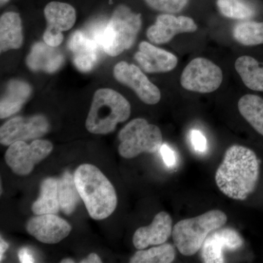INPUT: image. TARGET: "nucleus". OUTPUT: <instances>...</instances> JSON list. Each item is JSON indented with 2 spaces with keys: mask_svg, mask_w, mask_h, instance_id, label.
<instances>
[{
  "mask_svg": "<svg viewBox=\"0 0 263 263\" xmlns=\"http://www.w3.org/2000/svg\"><path fill=\"white\" fill-rule=\"evenodd\" d=\"M259 175V162L253 151L235 145L230 147L216 171L219 190L233 200H245L253 193Z\"/></svg>",
  "mask_w": 263,
  "mask_h": 263,
  "instance_id": "1",
  "label": "nucleus"
},
{
  "mask_svg": "<svg viewBox=\"0 0 263 263\" xmlns=\"http://www.w3.org/2000/svg\"><path fill=\"white\" fill-rule=\"evenodd\" d=\"M74 179L81 200L92 219L103 220L113 214L117 206V193L98 167L81 164L75 171Z\"/></svg>",
  "mask_w": 263,
  "mask_h": 263,
  "instance_id": "2",
  "label": "nucleus"
},
{
  "mask_svg": "<svg viewBox=\"0 0 263 263\" xmlns=\"http://www.w3.org/2000/svg\"><path fill=\"white\" fill-rule=\"evenodd\" d=\"M130 114V104L122 95L113 89H100L93 97L86 127L93 134H108L119 123L127 120Z\"/></svg>",
  "mask_w": 263,
  "mask_h": 263,
  "instance_id": "3",
  "label": "nucleus"
},
{
  "mask_svg": "<svg viewBox=\"0 0 263 263\" xmlns=\"http://www.w3.org/2000/svg\"><path fill=\"white\" fill-rule=\"evenodd\" d=\"M227 221L226 213L219 210L179 221L173 228L174 245L183 255L193 256L201 249L209 235L224 226Z\"/></svg>",
  "mask_w": 263,
  "mask_h": 263,
  "instance_id": "4",
  "label": "nucleus"
},
{
  "mask_svg": "<svg viewBox=\"0 0 263 263\" xmlns=\"http://www.w3.org/2000/svg\"><path fill=\"white\" fill-rule=\"evenodd\" d=\"M141 24V14L134 13L125 5L118 6L102 38L103 51L109 56L117 57L129 49L136 41Z\"/></svg>",
  "mask_w": 263,
  "mask_h": 263,
  "instance_id": "5",
  "label": "nucleus"
},
{
  "mask_svg": "<svg viewBox=\"0 0 263 263\" xmlns=\"http://www.w3.org/2000/svg\"><path fill=\"white\" fill-rule=\"evenodd\" d=\"M119 153L125 159H133L143 153L155 154L162 145L160 128L148 124L144 119L128 123L119 135Z\"/></svg>",
  "mask_w": 263,
  "mask_h": 263,
  "instance_id": "6",
  "label": "nucleus"
},
{
  "mask_svg": "<svg viewBox=\"0 0 263 263\" xmlns=\"http://www.w3.org/2000/svg\"><path fill=\"white\" fill-rule=\"evenodd\" d=\"M52 150L53 145L47 140H34L30 144L15 142L7 150L5 162L14 174L27 176L32 172L36 164L50 155Z\"/></svg>",
  "mask_w": 263,
  "mask_h": 263,
  "instance_id": "7",
  "label": "nucleus"
},
{
  "mask_svg": "<svg viewBox=\"0 0 263 263\" xmlns=\"http://www.w3.org/2000/svg\"><path fill=\"white\" fill-rule=\"evenodd\" d=\"M222 79V71L219 66L199 57L185 67L181 76V84L188 91L211 93L219 89Z\"/></svg>",
  "mask_w": 263,
  "mask_h": 263,
  "instance_id": "8",
  "label": "nucleus"
},
{
  "mask_svg": "<svg viewBox=\"0 0 263 263\" xmlns=\"http://www.w3.org/2000/svg\"><path fill=\"white\" fill-rule=\"evenodd\" d=\"M49 130V123L42 115L15 117L5 123L0 129V142L4 146L15 142L32 141L44 136Z\"/></svg>",
  "mask_w": 263,
  "mask_h": 263,
  "instance_id": "9",
  "label": "nucleus"
},
{
  "mask_svg": "<svg viewBox=\"0 0 263 263\" xmlns=\"http://www.w3.org/2000/svg\"><path fill=\"white\" fill-rule=\"evenodd\" d=\"M114 76L119 83L133 89L143 103L155 105L160 102V89L137 66L126 62H119L114 67Z\"/></svg>",
  "mask_w": 263,
  "mask_h": 263,
  "instance_id": "10",
  "label": "nucleus"
},
{
  "mask_svg": "<svg viewBox=\"0 0 263 263\" xmlns=\"http://www.w3.org/2000/svg\"><path fill=\"white\" fill-rule=\"evenodd\" d=\"M26 229L39 241L55 245L68 236L72 227L56 214H41L29 219Z\"/></svg>",
  "mask_w": 263,
  "mask_h": 263,
  "instance_id": "11",
  "label": "nucleus"
},
{
  "mask_svg": "<svg viewBox=\"0 0 263 263\" xmlns=\"http://www.w3.org/2000/svg\"><path fill=\"white\" fill-rule=\"evenodd\" d=\"M243 245L238 232L232 228H219L207 237L202 245V259L204 262H224V250L235 251Z\"/></svg>",
  "mask_w": 263,
  "mask_h": 263,
  "instance_id": "12",
  "label": "nucleus"
},
{
  "mask_svg": "<svg viewBox=\"0 0 263 263\" xmlns=\"http://www.w3.org/2000/svg\"><path fill=\"white\" fill-rule=\"evenodd\" d=\"M197 24L190 17H176L171 14L159 15L156 23L147 30V37L156 44L168 43L175 35L181 33L194 32Z\"/></svg>",
  "mask_w": 263,
  "mask_h": 263,
  "instance_id": "13",
  "label": "nucleus"
},
{
  "mask_svg": "<svg viewBox=\"0 0 263 263\" xmlns=\"http://www.w3.org/2000/svg\"><path fill=\"white\" fill-rule=\"evenodd\" d=\"M173 220L167 212L158 213L148 226L138 228L133 235V242L136 249H144L149 246L165 243L173 233Z\"/></svg>",
  "mask_w": 263,
  "mask_h": 263,
  "instance_id": "14",
  "label": "nucleus"
},
{
  "mask_svg": "<svg viewBox=\"0 0 263 263\" xmlns=\"http://www.w3.org/2000/svg\"><path fill=\"white\" fill-rule=\"evenodd\" d=\"M135 59L148 73L169 72L174 70L178 64L177 57L174 53L145 41L140 43L139 51L135 54Z\"/></svg>",
  "mask_w": 263,
  "mask_h": 263,
  "instance_id": "15",
  "label": "nucleus"
},
{
  "mask_svg": "<svg viewBox=\"0 0 263 263\" xmlns=\"http://www.w3.org/2000/svg\"><path fill=\"white\" fill-rule=\"evenodd\" d=\"M68 48L73 55L74 65L84 72H89L94 68L100 59V51L103 50L84 31H78L72 34L69 41Z\"/></svg>",
  "mask_w": 263,
  "mask_h": 263,
  "instance_id": "16",
  "label": "nucleus"
},
{
  "mask_svg": "<svg viewBox=\"0 0 263 263\" xmlns=\"http://www.w3.org/2000/svg\"><path fill=\"white\" fill-rule=\"evenodd\" d=\"M63 60V56L56 48L46 43H37L27 57V64L32 70L53 72L60 68Z\"/></svg>",
  "mask_w": 263,
  "mask_h": 263,
  "instance_id": "17",
  "label": "nucleus"
},
{
  "mask_svg": "<svg viewBox=\"0 0 263 263\" xmlns=\"http://www.w3.org/2000/svg\"><path fill=\"white\" fill-rule=\"evenodd\" d=\"M23 42L22 19L18 13L8 12L0 18V50L2 53L18 49Z\"/></svg>",
  "mask_w": 263,
  "mask_h": 263,
  "instance_id": "18",
  "label": "nucleus"
},
{
  "mask_svg": "<svg viewBox=\"0 0 263 263\" xmlns=\"http://www.w3.org/2000/svg\"><path fill=\"white\" fill-rule=\"evenodd\" d=\"M48 22V29L62 32L73 27L76 20L75 8L72 5L60 2H51L44 9Z\"/></svg>",
  "mask_w": 263,
  "mask_h": 263,
  "instance_id": "19",
  "label": "nucleus"
},
{
  "mask_svg": "<svg viewBox=\"0 0 263 263\" xmlns=\"http://www.w3.org/2000/svg\"><path fill=\"white\" fill-rule=\"evenodd\" d=\"M31 92L32 89L27 83L17 80L10 81L0 103V118L5 119L17 113Z\"/></svg>",
  "mask_w": 263,
  "mask_h": 263,
  "instance_id": "20",
  "label": "nucleus"
},
{
  "mask_svg": "<svg viewBox=\"0 0 263 263\" xmlns=\"http://www.w3.org/2000/svg\"><path fill=\"white\" fill-rule=\"evenodd\" d=\"M58 183L59 179L56 178H48L43 181L40 196L32 206L34 214H58L61 209L59 198Z\"/></svg>",
  "mask_w": 263,
  "mask_h": 263,
  "instance_id": "21",
  "label": "nucleus"
},
{
  "mask_svg": "<svg viewBox=\"0 0 263 263\" xmlns=\"http://www.w3.org/2000/svg\"><path fill=\"white\" fill-rule=\"evenodd\" d=\"M235 67L246 86L263 91V63H259L253 57L242 56L237 59Z\"/></svg>",
  "mask_w": 263,
  "mask_h": 263,
  "instance_id": "22",
  "label": "nucleus"
},
{
  "mask_svg": "<svg viewBox=\"0 0 263 263\" xmlns=\"http://www.w3.org/2000/svg\"><path fill=\"white\" fill-rule=\"evenodd\" d=\"M238 108L242 117L263 136V99L257 95H246L238 101Z\"/></svg>",
  "mask_w": 263,
  "mask_h": 263,
  "instance_id": "23",
  "label": "nucleus"
},
{
  "mask_svg": "<svg viewBox=\"0 0 263 263\" xmlns=\"http://www.w3.org/2000/svg\"><path fill=\"white\" fill-rule=\"evenodd\" d=\"M58 190L62 211L66 215H70L75 212L81 197L76 186L74 176L70 172H65L59 179Z\"/></svg>",
  "mask_w": 263,
  "mask_h": 263,
  "instance_id": "24",
  "label": "nucleus"
},
{
  "mask_svg": "<svg viewBox=\"0 0 263 263\" xmlns=\"http://www.w3.org/2000/svg\"><path fill=\"white\" fill-rule=\"evenodd\" d=\"M176 257L175 247L162 243L149 249H139L130 259L131 263H171Z\"/></svg>",
  "mask_w": 263,
  "mask_h": 263,
  "instance_id": "25",
  "label": "nucleus"
},
{
  "mask_svg": "<svg viewBox=\"0 0 263 263\" xmlns=\"http://www.w3.org/2000/svg\"><path fill=\"white\" fill-rule=\"evenodd\" d=\"M237 42L246 46L263 44V22H243L237 24L233 29Z\"/></svg>",
  "mask_w": 263,
  "mask_h": 263,
  "instance_id": "26",
  "label": "nucleus"
},
{
  "mask_svg": "<svg viewBox=\"0 0 263 263\" xmlns=\"http://www.w3.org/2000/svg\"><path fill=\"white\" fill-rule=\"evenodd\" d=\"M216 4L221 14L227 18L242 20L254 15L253 8L243 0H217Z\"/></svg>",
  "mask_w": 263,
  "mask_h": 263,
  "instance_id": "27",
  "label": "nucleus"
},
{
  "mask_svg": "<svg viewBox=\"0 0 263 263\" xmlns=\"http://www.w3.org/2000/svg\"><path fill=\"white\" fill-rule=\"evenodd\" d=\"M151 8L164 13H179L185 8L188 0H145Z\"/></svg>",
  "mask_w": 263,
  "mask_h": 263,
  "instance_id": "28",
  "label": "nucleus"
},
{
  "mask_svg": "<svg viewBox=\"0 0 263 263\" xmlns=\"http://www.w3.org/2000/svg\"><path fill=\"white\" fill-rule=\"evenodd\" d=\"M107 24H108V22H106V21L104 20V19H100V20L92 22L86 27V30L84 31L85 34L90 39L98 43L101 48L102 38H103L105 29L106 28Z\"/></svg>",
  "mask_w": 263,
  "mask_h": 263,
  "instance_id": "29",
  "label": "nucleus"
},
{
  "mask_svg": "<svg viewBox=\"0 0 263 263\" xmlns=\"http://www.w3.org/2000/svg\"><path fill=\"white\" fill-rule=\"evenodd\" d=\"M190 139L195 150L199 152H205L207 150V140L201 132L193 129L190 133Z\"/></svg>",
  "mask_w": 263,
  "mask_h": 263,
  "instance_id": "30",
  "label": "nucleus"
},
{
  "mask_svg": "<svg viewBox=\"0 0 263 263\" xmlns=\"http://www.w3.org/2000/svg\"><path fill=\"white\" fill-rule=\"evenodd\" d=\"M63 39L62 32H55L51 29H46L43 34V41L51 47H58L63 41Z\"/></svg>",
  "mask_w": 263,
  "mask_h": 263,
  "instance_id": "31",
  "label": "nucleus"
},
{
  "mask_svg": "<svg viewBox=\"0 0 263 263\" xmlns=\"http://www.w3.org/2000/svg\"><path fill=\"white\" fill-rule=\"evenodd\" d=\"M160 151L162 160L166 165L169 167H174L176 162L174 151H173L172 148L167 144H162Z\"/></svg>",
  "mask_w": 263,
  "mask_h": 263,
  "instance_id": "32",
  "label": "nucleus"
},
{
  "mask_svg": "<svg viewBox=\"0 0 263 263\" xmlns=\"http://www.w3.org/2000/svg\"><path fill=\"white\" fill-rule=\"evenodd\" d=\"M19 261L22 263L34 262V258L28 249L23 248L20 249L18 252Z\"/></svg>",
  "mask_w": 263,
  "mask_h": 263,
  "instance_id": "33",
  "label": "nucleus"
},
{
  "mask_svg": "<svg viewBox=\"0 0 263 263\" xmlns=\"http://www.w3.org/2000/svg\"><path fill=\"white\" fill-rule=\"evenodd\" d=\"M81 263H101L102 259L97 254H89L86 258L81 261Z\"/></svg>",
  "mask_w": 263,
  "mask_h": 263,
  "instance_id": "34",
  "label": "nucleus"
},
{
  "mask_svg": "<svg viewBox=\"0 0 263 263\" xmlns=\"http://www.w3.org/2000/svg\"><path fill=\"white\" fill-rule=\"evenodd\" d=\"M8 247H9L8 243L5 242L3 238H0V262H3V256Z\"/></svg>",
  "mask_w": 263,
  "mask_h": 263,
  "instance_id": "35",
  "label": "nucleus"
},
{
  "mask_svg": "<svg viewBox=\"0 0 263 263\" xmlns=\"http://www.w3.org/2000/svg\"><path fill=\"white\" fill-rule=\"evenodd\" d=\"M61 262H62V263H72V262H74L73 259H62V260L61 261Z\"/></svg>",
  "mask_w": 263,
  "mask_h": 263,
  "instance_id": "36",
  "label": "nucleus"
},
{
  "mask_svg": "<svg viewBox=\"0 0 263 263\" xmlns=\"http://www.w3.org/2000/svg\"><path fill=\"white\" fill-rule=\"evenodd\" d=\"M8 1H9V0H0V3H1L2 6H3V5L6 4Z\"/></svg>",
  "mask_w": 263,
  "mask_h": 263,
  "instance_id": "37",
  "label": "nucleus"
}]
</instances>
